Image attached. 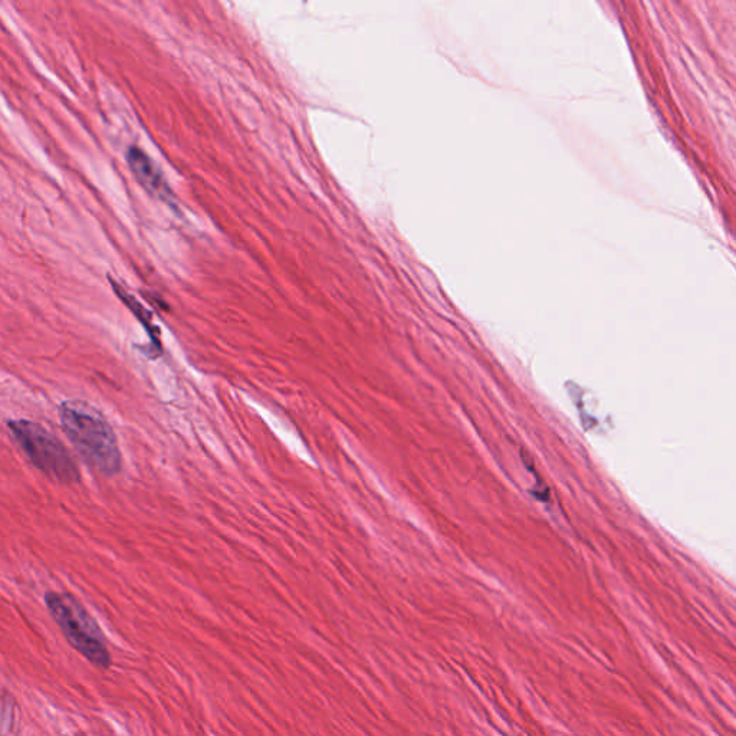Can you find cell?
<instances>
[{"label": "cell", "mask_w": 736, "mask_h": 736, "mask_svg": "<svg viewBox=\"0 0 736 736\" xmlns=\"http://www.w3.org/2000/svg\"><path fill=\"white\" fill-rule=\"evenodd\" d=\"M128 166L136 177L137 182L150 193L151 196L157 197L163 202H172L173 195L169 186L164 182L159 170L154 166L150 157L143 150L137 147H131L127 153Z\"/></svg>", "instance_id": "277c9868"}, {"label": "cell", "mask_w": 736, "mask_h": 736, "mask_svg": "<svg viewBox=\"0 0 736 736\" xmlns=\"http://www.w3.org/2000/svg\"><path fill=\"white\" fill-rule=\"evenodd\" d=\"M113 285H114V291L117 292L118 297L123 299L124 304H126L127 307L130 308V310L133 311L134 314H136V317L138 318V320L143 322L144 327H146L147 330H149L150 335H154L153 334L154 327L153 325H151V317H150L149 312L144 310V308L141 307V304H138L136 299L131 297V295H128L127 292L123 291V289L118 287L117 284H113Z\"/></svg>", "instance_id": "5b68a950"}, {"label": "cell", "mask_w": 736, "mask_h": 736, "mask_svg": "<svg viewBox=\"0 0 736 736\" xmlns=\"http://www.w3.org/2000/svg\"><path fill=\"white\" fill-rule=\"evenodd\" d=\"M45 603L69 644L92 665L107 669L111 657L103 632L80 601L71 594L48 593Z\"/></svg>", "instance_id": "7a4b0ae2"}, {"label": "cell", "mask_w": 736, "mask_h": 736, "mask_svg": "<svg viewBox=\"0 0 736 736\" xmlns=\"http://www.w3.org/2000/svg\"><path fill=\"white\" fill-rule=\"evenodd\" d=\"M9 429L35 468L59 482L80 481V471L67 448L38 423L12 420Z\"/></svg>", "instance_id": "3957f363"}, {"label": "cell", "mask_w": 736, "mask_h": 736, "mask_svg": "<svg viewBox=\"0 0 736 736\" xmlns=\"http://www.w3.org/2000/svg\"><path fill=\"white\" fill-rule=\"evenodd\" d=\"M62 429L85 462L105 476L121 469V452L113 427L94 407L84 402H65L59 407Z\"/></svg>", "instance_id": "6da1fadb"}]
</instances>
